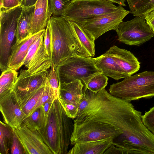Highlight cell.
<instances>
[{
    "mask_svg": "<svg viewBox=\"0 0 154 154\" xmlns=\"http://www.w3.org/2000/svg\"><path fill=\"white\" fill-rule=\"evenodd\" d=\"M67 21L84 51L89 57H94L95 55L94 38L82 26L73 22Z\"/></svg>",
    "mask_w": 154,
    "mask_h": 154,
    "instance_id": "cell-20",
    "label": "cell"
},
{
    "mask_svg": "<svg viewBox=\"0 0 154 154\" xmlns=\"http://www.w3.org/2000/svg\"><path fill=\"white\" fill-rule=\"evenodd\" d=\"M23 8L21 5L7 10H0V68L2 72L8 68L12 43L18 21Z\"/></svg>",
    "mask_w": 154,
    "mask_h": 154,
    "instance_id": "cell-6",
    "label": "cell"
},
{
    "mask_svg": "<svg viewBox=\"0 0 154 154\" xmlns=\"http://www.w3.org/2000/svg\"><path fill=\"white\" fill-rule=\"evenodd\" d=\"M48 73V71L34 74L29 73L26 69L20 71L13 91L21 108L45 85Z\"/></svg>",
    "mask_w": 154,
    "mask_h": 154,
    "instance_id": "cell-10",
    "label": "cell"
},
{
    "mask_svg": "<svg viewBox=\"0 0 154 154\" xmlns=\"http://www.w3.org/2000/svg\"><path fill=\"white\" fill-rule=\"evenodd\" d=\"M113 3H116L118 4L119 5L125 6H126L125 4L126 0H104Z\"/></svg>",
    "mask_w": 154,
    "mask_h": 154,
    "instance_id": "cell-37",
    "label": "cell"
},
{
    "mask_svg": "<svg viewBox=\"0 0 154 154\" xmlns=\"http://www.w3.org/2000/svg\"><path fill=\"white\" fill-rule=\"evenodd\" d=\"M13 129L1 121L0 122V153L8 154L10 151Z\"/></svg>",
    "mask_w": 154,
    "mask_h": 154,
    "instance_id": "cell-25",
    "label": "cell"
},
{
    "mask_svg": "<svg viewBox=\"0 0 154 154\" xmlns=\"http://www.w3.org/2000/svg\"><path fill=\"white\" fill-rule=\"evenodd\" d=\"M117 63L127 77L139 70L140 63L130 51L113 45L106 52Z\"/></svg>",
    "mask_w": 154,
    "mask_h": 154,
    "instance_id": "cell-15",
    "label": "cell"
},
{
    "mask_svg": "<svg viewBox=\"0 0 154 154\" xmlns=\"http://www.w3.org/2000/svg\"><path fill=\"white\" fill-rule=\"evenodd\" d=\"M48 22L53 64L55 68L71 57L76 56L89 57L67 20L61 17L53 16Z\"/></svg>",
    "mask_w": 154,
    "mask_h": 154,
    "instance_id": "cell-2",
    "label": "cell"
},
{
    "mask_svg": "<svg viewBox=\"0 0 154 154\" xmlns=\"http://www.w3.org/2000/svg\"><path fill=\"white\" fill-rule=\"evenodd\" d=\"M115 31L118 40L130 45L140 46L154 36V33L142 17H136L130 20L123 21Z\"/></svg>",
    "mask_w": 154,
    "mask_h": 154,
    "instance_id": "cell-8",
    "label": "cell"
},
{
    "mask_svg": "<svg viewBox=\"0 0 154 154\" xmlns=\"http://www.w3.org/2000/svg\"><path fill=\"white\" fill-rule=\"evenodd\" d=\"M118 8L104 0H72L61 17L82 25L89 20L113 11Z\"/></svg>",
    "mask_w": 154,
    "mask_h": 154,
    "instance_id": "cell-5",
    "label": "cell"
},
{
    "mask_svg": "<svg viewBox=\"0 0 154 154\" xmlns=\"http://www.w3.org/2000/svg\"><path fill=\"white\" fill-rule=\"evenodd\" d=\"M146 22L154 33V9L145 17Z\"/></svg>",
    "mask_w": 154,
    "mask_h": 154,
    "instance_id": "cell-35",
    "label": "cell"
},
{
    "mask_svg": "<svg viewBox=\"0 0 154 154\" xmlns=\"http://www.w3.org/2000/svg\"><path fill=\"white\" fill-rule=\"evenodd\" d=\"M20 5L18 0H0V10L9 9Z\"/></svg>",
    "mask_w": 154,
    "mask_h": 154,
    "instance_id": "cell-33",
    "label": "cell"
},
{
    "mask_svg": "<svg viewBox=\"0 0 154 154\" xmlns=\"http://www.w3.org/2000/svg\"><path fill=\"white\" fill-rule=\"evenodd\" d=\"M142 119L144 125L154 134V106L142 115Z\"/></svg>",
    "mask_w": 154,
    "mask_h": 154,
    "instance_id": "cell-30",
    "label": "cell"
},
{
    "mask_svg": "<svg viewBox=\"0 0 154 154\" xmlns=\"http://www.w3.org/2000/svg\"><path fill=\"white\" fill-rule=\"evenodd\" d=\"M0 110L4 122L13 129L20 127L27 117L13 91L0 96Z\"/></svg>",
    "mask_w": 154,
    "mask_h": 154,
    "instance_id": "cell-14",
    "label": "cell"
},
{
    "mask_svg": "<svg viewBox=\"0 0 154 154\" xmlns=\"http://www.w3.org/2000/svg\"><path fill=\"white\" fill-rule=\"evenodd\" d=\"M10 152L11 154H26L24 149L14 130Z\"/></svg>",
    "mask_w": 154,
    "mask_h": 154,
    "instance_id": "cell-31",
    "label": "cell"
},
{
    "mask_svg": "<svg viewBox=\"0 0 154 154\" xmlns=\"http://www.w3.org/2000/svg\"><path fill=\"white\" fill-rule=\"evenodd\" d=\"M59 98L53 102L47 124L38 131L53 154H67L73 128Z\"/></svg>",
    "mask_w": 154,
    "mask_h": 154,
    "instance_id": "cell-1",
    "label": "cell"
},
{
    "mask_svg": "<svg viewBox=\"0 0 154 154\" xmlns=\"http://www.w3.org/2000/svg\"><path fill=\"white\" fill-rule=\"evenodd\" d=\"M59 98L67 116L74 119L77 117L80 103L83 97L84 85L79 79L69 83H59Z\"/></svg>",
    "mask_w": 154,
    "mask_h": 154,
    "instance_id": "cell-12",
    "label": "cell"
},
{
    "mask_svg": "<svg viewBox=\"0 0 154 154\" xmlns=\"http://www.w3.org/2000/svg\"><path fill=\"white\" fill-rule=\"evenodd\" d=\"M95 65L103 74L115 80L127 77L113 59L106 53L100 56Z\"/></svg>",
    "mask_w": 154,
    "mask_h": 154,
    "instance_id": "cell-19",
    "label": "cell"
},
{
    "mask_svg": "<svg viewBox=\"0 0 154 154\" xmlns=\"http://www.w3.org/2000/svg\"><path fill=\"white\" fill-rule=\"evenodd\" d=\"M56 99L54 97L50 98L42 105L45 116L47 120L50 109L53 102Z\"/></svg>",
    "mask_w": 154,
    "mask_h": 154,
    "instance_id": "cell-34",
    "label": "cell"
},
{
    "mask_svg": "<svg viewBox=\"0 0 154 154\" xmlns=\"http://www.w3.org/2000/svg\"><path fill=\"white\" fill-rule=\"evenodd\" d=\"M18 74L17 71L8 68L2 72L0 77V96L14 91Z\"/></svg>",
    "mask_w": 154,
    "mask_h": 154,
    "instance_id": "cell-22",
    "label": "cell"
},
{
    "mask_svg": "<svg viewBox=\"0 0 154 154\" xmlns=\"http://www.w3.org/2000/svg\"><path fill=\"white\" fill-rule=\"evenodd\" d=\"M109 92L125 100L150 98L154 97V71H146L125 78L110 85Z\"/></svg>",
    "mask_w": 154,
    "mask_h": 154,
    "instance_id": "cell-3",
    "label": "cell"
},
{
    "mask_svg": "<svg viewBox=\"0 0 154 154\" xmlns=\"http://www.w3.org/2000/svg\"><path fill=\"white\" fill-rule=\"evenodd\" d=\"M45 85L36 91L21 108L27 117L36 109V106L44 91Z\"/></svg>",
    "mask_w": 154,
    "mask_h": 154,
    "instance_id": "cell-26",
    "label": "cell"
},
{
    "mask_svg": "<svg viewBox=\"0 0 154 154\" xmlns=\"http://www.w3.org/2000/svg\"><path fill=\"white\" fill-rule=\"evenodd\" d=\"M73 122L70 138L72 145L78 142L109 139H116L114 142L117 143L122 135L120 130L104 123L91 120Z\"/></svg>",
    "mask_w": 154,
    "mask_h": 154,
    "instance_id": "cell-7",
    "label": "cell"
},
{
    "mask_svg": "<svg viewBox=\"0 0 154 154\" xmlns=\"http://www.w3.org/2000/svg\"><path fill=\"white\" fill-rule=\"evenodd\" d=\"M35 5L23 10L19 18L16 33V43L30 36V30L34 11Z\"/></svg>",
    "mask_w": 154,
    "mask_h": 154,
    "instance_id": "cell-21",
    "label": "cell"
},
{
    "mask_svg": "<svg viewBox=\"0 0 154 154\" xmlns=\"http://www.w3.org/2000/svg\"><path fill=\"white\" fill-rule=\"evenodd\" d=\"M48 79L54 96L56 98L59 97V84L57 73L53 63L48 73Z\"/></svg>",
    "mask_w": 154,
    "mask_h": 154,
    "instance_id": "cell-29",
    "label": "cell"
},
{
    "mask_svg": "<svg viewBox=\"0 0 154 154\" xmlns=\"http://www.w3.org/2000/svg\"><path fill=\"white\" fill-rule=\"evenodd\" d=\"M20 4L21 5L23 2V0H18Z\"/></svg>",
    "mask_w": 154,
    "mask_h": 154,
    "instance_id": "cell-38",
    "label": "cell"
},
{
    "mask_svg": "<svg viewBox=\"0 0 154 154\" xmlns=\"http://www.w3.org/2000/svg\"><path fill=\"white\" fill-rule=\"evenodd\" d=\"M130 12L135 17H145L154 9V0H126Z\"/></svg>",
    "mask_w": 154,
    "mask_h": 154,
    "instance_id": "cell-23",
    "label": "cell"
},
{
    "mask_svg": "<svg viewBox=\"0 0 154 154\" xmlns=\"http://www.w3.org/2000/svg\"><path fill=\"white\" fill-rule=\"evenodd\" d=\"M37 0H23L21 4L22 8H26L34 6Z\"/></svg>",
    "mask_w": 154,
    "mask_h": 154,
    "instance_id": "cell-36",
    "label": "cell"
},
{
    "mask_svg": "<svg viewBox=\"0 0 154 154\" xmlns=\"http://www.w3.org/2000/svg\"><path fill=\"white\" fill-rule=\"evenodd\" d=\"M45 29L18 43L13 45L9 58L8 68L16 71L23 65L24 59L29 48L34 41L44 33Z\"/></svg>",
    "mask_w": 154,
    "mask_h": 154,
    "instance_id": "cell-16",
    "label": "cell"
},
{
    "mask_svg": "<svg viewBox=\"0 0 154 154\" xmlns=\"http://www.w3.org/2000/svg\"><path fill=\"white\" fill-rule=\"evenodd\" d=\"M47 122L42 106L37 108L31 115L26 117L23 123L29 129L38 131L46 126Z\"/></svg>",
    "mask_w": 154,
    "mask_h": 154,
    "instance_id": "cell-24",
    "label": "cell"
},
{
    "mask_svg": "<svg viewBox=\"0 0 154 154\" xmlns=\"http://www.w3.org/2000/svg\"><path fill=\"white\" fill-rule=\"evenodd\" d=\"M72 0H48L49 8L53 16L61 17Z\"/></svg>",
    "mask_w": 154,
    "mask_h": 154,
    "instance_id": "cell-28",
    "label": "cell"
},
{
    "mask_svg": "<svg viewBox=\"0 0 154 154\" xmlns=\"http://www.w3.org/2000/svg\"><path fill=\"white\" fill-rule=\"evenodd\" d=\"M45 32L31 45L24 59L23 65L31 74L48 71L52 64V58L48 54L45 47Z\"/></svg>",
    "mask_w": 154,
    "mask_h": 154,
    "instance_id": "cell-11",
    "label": "cell"
},
{
    "mask_svg": "<svg viewBox=\"0 0 154 154\" xmlns=\"http://www.w3.org/2000/svg\"><path fill=\"white\" fill-rule=\"evenodd\" d=\"M130 12L119 5L115 11L89 20L81 26L96 40L108 31L116 30L125 17Z\"/></svg>",
    "mask_w": 154,
    "mask_h": 154,
    "instance_id": "cell-9",
    "label": "cell"
},
{
    "mask_svg": "<svg viewBox=\"0 0 154 154\" xmlns=\"http://www.w3.org/2000/svg\"><path fill=\"white\" fill-rule=\"evenodd\" d=\"M44 39L45 47L47 53L50 57L52 58L51 35L49 22L45 28Z\"/></svg>",
    "mask_w": 154,
    "mask_h": 154,
    "instance_id": "cell-32",
    "label": "cell"
},
{
    "mask_svg": "<svg viewBox=\"0 0 154 154\" xmlns=\"http://www.w3.org/2000/svg\"><path fill=\"white\" fill-rule=\"evenodd\" d=\"M108 78L102 73H99L93 77L86 86H84L94 93H97L105 88L108 84Z\"/></svg>",
    "mask_w": 154,
    "mask_h": 154,
    "instance_id": "cell-27",
    "label": "cell"
},
{
    "mask_svg": "<svg viewBox=\"0 0 154 154\" xmlns=\"http://www.w3.org/2000/svg\"><path fill=\"white\" fill-rule=\"evenodd\" d=\"M14 130L26 154H53L37 130L29 129L23 123Z\"/></svg>",
    "mask_w": 154,
    "mask_h": 154,
    "instance_id": "cell-13",
    "label": "cell"
},
{
    "mask_svg": "<svg viewBox=\"0 0 154 154\" xmlns=\"http://www.w3.org/2000/svg\"><path fill=\"white\" fill-rule=\"evenodd\" d=\"M100 57L93 58L76 56L65 60L55 68L59 84L79 79L86 86L93 77L102 73L95 65Z\"/></svg>",
    "mask_w": 154,
    "mask_h": 154,
    "instance_id": "cell-4",
    "label": "cell"
},
{
    "mask_svg": "<svg viewBox=\"0 0 154 154\" xmlns=\"http://www.w3.org/2000/svg\"><path fill=\"white\" fill-rule=\"evenodd\" d=\"M113 142V139H109L78 142L73 145L67 154H103Z\"/></svg>",
    "mask_w": 154,
    "mask_h": 154,
    "instance_id": "cell-18",
    "label": "cell"
},
{
    "mask_svg": "<svg viewBox=\"0 0 154 154\" xmlns=\"http://www.w3.org/2000/svg\"><path fill=\"white\" fill-rule=\"evenodd\" d=\"M52 15L49 8L48 0H37L35 5L30 35L45 29Z\"/></svg>",
    "mask_w": 154,
    "mask_h": 154,
    "instance_id": "cell-17",
    "label": "cell"
}]
</instances>
